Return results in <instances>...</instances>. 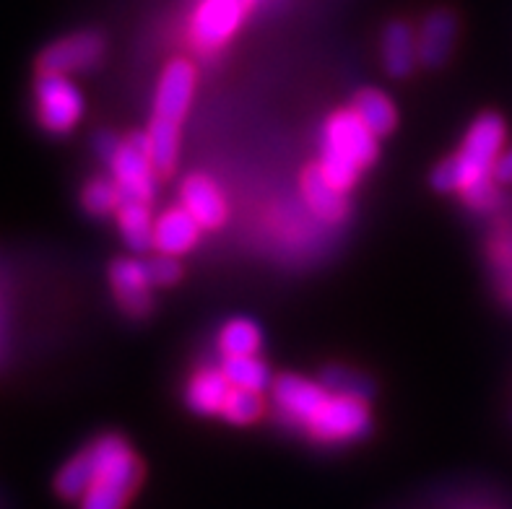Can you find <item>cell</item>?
Here are the masks:
<instances>
[{"label":"cell","instance_id":"23","mask_svg":"<svg viewBox=\"0 0 512 509\" xmlns=\"http://www.w3.org/2000/svg\"><path fill=\"white\" fill-rule=\"evenodd\" d=\"M260 341H263L260 338V328L253 320H245V317L229 320L219 333V348L224 356L258 354Z\"/></svg>","mask_w":512,"mask_h":509},{"label":"cell","instance_id":"19","mask_svg":"<svg viewBox=\"0 0 512 509\" xmlns=\"http://www.w3.org/2000/svg\"><path fill=\"white\" fill-rule=\"evenodd\" d=\"M149 138V154L151 164L159 174H169L177 164V151H180V123L175 120H164V117H154L146 130Z\"/></svg>","mask_w":512,"mask_h":509},{"label":"cell","instance_id":"13","mask_svg":"<svg viewBox=\"0 0 512 509\" xmlns=\"http://www.w3.org/2000/svg\"><path fill=\"white\" fill-rule=\"evenodd\" d=\"M201 229L203 226L185 206L169 208L154 224V247L162 255H175L177 258L182 252L193 250L198 237H201Z\"/></svg>","mask_w":512,"mask_h":509},{"label":"cell","instance_id":"29","mask_svg":"<svg viewBox=\"0 0 512 509\" xmlns=\"http://www.w3.org/2000/svg\"><path fill=\"white\" fill-rule=\"evenodd\" d=\"M494 177H497L500 182H512V151L510 154L500 156L497 169H494Z\"/></svg>","mask_w":512,"mask_h":509},{"label":"cell","instance_id":"17","mask_svg":"<svg viewBox=\"0 0 512 509\" xmlns=\"http://www.w3.org/2000/svg\"><path fill=\"white\" fill-rule=\"evenodd\" d=\"M419 60V37L409 24L390 21L383 32V63L390 76H406Z\"/></svg>","mask_w":512,"mask_h":509},{"label":"cell","instance_id":"2","mask_svg":"<svg viewBox=\"0 0 512 509\" xmlns=\"http://www.w3.org/2000/svg\"><path fill=\"white\" fill-rule=\"evenodd\" d=\"M91 458V484L78 499V509H125L141 484V460L117 434H102L86 445Z\"/></svg>","mask_w":512,"mask_h":509},{"label":"cell","instance_id":"20","mask_svg":"<svg viewBox=\"0 0 512 509\" xmlns=\"http://www.w3.org/2000/svg\"><path fill=\"white\" fill-rule=\"evenodd\" d=\"M351 110L357 112L359 120H362V123L367 125L377 138L388 136L390 130L396 128V120H398L396 107H393V102L385 97L383 91H377V89L359 91Z\"/></svg>","mask_w":512,"mask_h":509},{"label":"cell","instance_id":"9","mask_svg":"<svg viewBox=\"0 0 512 509\" xmlns=\"http://www.w3.org/2000/svg\"><path fill=\"white\" fill-rule=\"evenodd\" d=\"M328 393L331 390L323 382H312L307 377H297V374H284L273 382V403H276L279 419L286 426H297V429H305L310 424Z\"/></svg>","mask_w":512,"mask_h":509},{"label":"cell","instance_id":"27","mask_svg":"<svg viewBox=\"0 0 512 509\" xmlns=\"http://www.w3.org/2000/svg\"><path fill=\"white\" fill-rule=\"evenodd\" d=\"M146 265H149L151 281H154L156 286H169L180 278V265H177L175 255H162V252H159V258L146 260Z\"/></svg>","mask_w":512,"mask_h":509},{"label":"cell","instance_id":"6","mask_svg":"<svg viewBox=\"0 0 512 509\" xmlns=\"http://www.w3.org/2000/svg\"><path fill=\"white\" fill-rule=\"evenodd\" d=\"M112 177L123 190L125 200H143L149 203L156 195V169L151 164L149 138L146 133H133L120 141L110 159Z\"/></svg>","mask_w":512,"mask_h":509},{"label":"cell","instance_id":"28","mask_svg":"<svg viewBox=\"0 0 512 509\" xmlns=\"http://www.w3.org/2000/svg\"><path fill=\"white\" fill-rule=\"evenodd\" d=\"M117 146H120V141H117L112 133H99V136L94 138V149H97V154L102 156V159H107V162L112 159V154L117 151Z\"/></svg>","mask_w":512,"mask_h":509},{"label":"cell","instance_id":"12","mask_svg":"<svg viewBox=\"0 0 512 509\" xmlns=\"http://www.w3.org/2000/svg\"><path fill=\"white\" fill-rule=\"evenodd\" d=\"M302 195H305L310 211L325 224H341L349 213L346 193L325 177L320 164L305 169V174H302Z\"/></svg>","mask_w":512,"mask_h":509},{"label":"cell","instance_id":"14","mask_svg":"<svg viewBox=\"0 0 512 509\" xmlns=\"http://www.w3.org/2000/svg\"><path fill=\"white\" fill-rule=\"evenodd\" d=\"M182 206L193 213L203 229H216L227 219V200L221 195L219 185L203 174H193L182 182Z\"/></svg>","mask_w":512,"mask_h":509},{"label":"cell","instance_id":"8","mask_svg":"<svg viewBox=\"0 0 512 509\" xmlns=\"http://www.w3.org/2000/svg\"><path fill=\"white\" fill-rule=\"evenodd\" d=\"M104 50L107 45L99 32H76L45 47L37 60V68L39 73H60V76L94 71L104 60Z\"/></svg>","mask_w":512,"mask_h":509},{"label":"cell","instance_id":"25","mask_svg":"<svg viewBox=\"0 0 512 509\" xmlns=\"http://www.w3.org/2000/svg\"><path fill=\"white\" fill-rule=\"evenodd\" d=\"M260 413H263V398L258 390H247V387H232L221 408V416L237 426L253 424Z\"/></svg>","mask_w":512,"mask_h":509},{"label":"cell","instance_id":"24","mask_svg":"<svg viewBox=\"0 0 512 509\" xmlns=\"http://www.w3.org/2000/svg\"><path fill=\"white\" fill-rule=\"evenodd\" d=\"M123 190L115 180H91L89 185L84 187V195H81V203H84L86 211L91 216H112V213L120 211L123 206Z\"/></svg>","mask_w":512,"mask_h":509},{"label":"cell","instance_id":"22","mask_svg":"<svg viewBox=\"0 0 512 509\" xmlns=\"http://www.w3.org/2000/svg\"><path fill=\"white\" fill-rule=\"evenodd\" d=\"M91 473H94V468H91V458L84 447V450L73 455L58 471V476H55V491L63 499H68V502H73V499L78 502V499L84 497V491L89 489Z\"/></svg>","mask_w":512,"mask_h":509},{"label":"cell","instance_id":"4","mask_svg":"<svg viewBox=\"0 0 512 509\" xmlns=\"http://www.w3.org/2000/svg\"><path fill=\"white\" fill-rule=\"evenodd\" d=\"M370 411L364 398L328 393L323 406L312 416L305 432L323 445H349L370 434Z\"/></svg>","mask_w":512,"mask_h":509},{"label":"cell","instance_id":"1","mask_svg":"<svg viewBox=\"0 0 512 509\" xmlns=\"http://www.w3.org/2000/svg\"><path fill=\"white\" fill-rule=\"evenodd\" d=\"M502 143H505L502 117L481 115L468 128L461 151L435 169L432 185L442 193H461L471 208L489 211L497 200L492 177L500 162Z\"/></svg>","mask_w":512,"mask_h":509},{"label":"cell","instance_id":"30","mask_svg":"<svg viewBox=\"0 0 512 509\" xmlns=\"http://www.w3.org/2000/svg\"><path fill=\"white\" fill-rule=\"evenodd\" d=\"M247 3H250V6H253V3H255V0H247Z\"/></svg>","mask_w":512,"mask_h":509},{"label":"cell","instance_id":"21","mask_svg":"<svg viewBox=\"0 0 512 509\" xmlns=\"http://www.w3.org/2000/svg\"><path fill=\"white\" fill-rule=\"evenodd\" d=\"M221 369L227 374V380L232 382V387H247V390L263 393L271 385V372L255 354L224 356Z\"/></svg>","mask_w":512,"mask_h":509},{"label":"cell","instance_id":"7","mask_svg":"<svg viewBox=\"0 0 512 509\" xmlns=\"http://www.w3.org/2000/svg\"><path fill=\"white\" fill-rule=\"evenodd\" d=\"M247 0H201L190 19V42L201 52L224 47L247 16Z\"/></svg>","mask_w":512,"mask_h":509},{"label":"cell","instance_id":"5","mask_svg":"<svg viewBox=\"0 0 512 509\" xmlns=\"http://www.w3.org/2000/svg\"><path fill=\"white\" fill-rule=\"evenodd\" d=\"M37 97V120L47 133L63 136L73 130L84 115V97L68 76L60 73H39L34 84Z\"/></svg>","mask_w":512,"mask_h":509},{"label":"cell","instance_id":"16","mask_svg":"<svg viewBox=\"0 0 512 509\" xmlns=\"http://www.w3.org/2000/svg\"><path fill=\"white\" fill-rule=\"evenodd\" d=\"M229 390H232V382L227 380L224 369L206 367L198 369L193 374V380L188 385V406L201 416H216L224 408V400H227Z\"/></svg>","mask_w":512,"mask_h":509},{"label":"cell","instance_id":"10","mask_svg":"<svg viewBox=\"0 0 512 509\" xmlns=\"http://www.w3.org/2000/svg\"><path fill=\"white\" fill-rule=\"evenodd\" d=\"M195 91V68L188 60H172L164 68L159 86H156L154 99V117L175 120L182 123V117L188 115L190 102Z\"/></svg>","mask_w":512,"mask_h":509},{"label":"cell","instance_id":"3","mask_svg":"<svg viewBox=\"0 0 512 509\" xmlns=\"http://www.w3.org/2000/svg\"><path fill=\"white\" fill-rule=\"evenodd\" d=\"M377 159V136L359 120L354 110L336 112L325 123L323 159L320 169L338 190H351L357 185L362 169Z\"/></svg>","mask_w":512,"mask_h":509},{"label":"cell","instance_id":"15","mask_svg":"<svg viewBox=\"0 0 512 509\" xmlns=\"http://www.w3.org/2000/svg\"><path fill=\"white\" fill-rule=\"evenodd\" d=\"M455 34H458V21H455L453 11L440 8V11L429 13L422 24V32L416 34L419 37V63H424L427 68H440L448 63Z\"/></svg>","mask_w":512,"mask_h":509},{"label":"cell","instance_id":"11","mask_svg":"<svg viewBox=\"0 0 512 509\" xmlns=\"http://www.w3.org/2000/svg\"><path fill=\"white\" fill-rule=\"evenodd\" d=\"M112 291L130 317H146L151 312V273L141 260H117L110 268Z\"/></svg>","mask_w":512,"mask_h":509},{"label":"cell","instance_id":"18","mask_svg":"<svg viewBox=\"0 0 512 509\" xmlns=\"http://www.w3.org/2000/svg\"><path fill=\"white\" fill-rule=\"evenodd\" d=\"M117 224H120V232H123L130 250L143 252L154 247L156 221L151 219L149 203H143V200H123V206L117 211Z\"/></svg>","mask_w":512,"mask_h":509},{"label":"cell","instance_id":"26","mask_svg":"<svg viewBox=\"0 0 512 509\" xmlns=\"http://www.w3.org/2000/svg\"><path fill=\"white\" fill-rule=\"evenodd\" d=\"M323 382L331 393H338V395H351V398H367V395L372 393L370 382L364 380L362 374L351 372V369L346 367H331L325 369L323 374Z\"/></svg>","mask_w":512,"mask_h":509}]
</instances>
